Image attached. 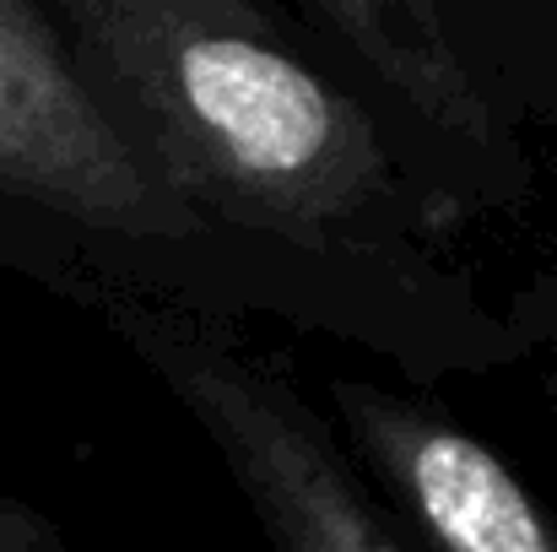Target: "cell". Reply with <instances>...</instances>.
Masks as SVG:
<instances>
[{
  "label": "cell",
  "instance_id": "3",
  "mask_svg": "<svg viewBox=\"0 0 557 552\" xmlns=\"http://www.w3.org/2000/svg\"><path fill=\"white\" fill-rule=\"evenodd\" d=\"M0 206L136 238L195 217L141 169L44 11L0 0Z\"/></svg>",
  "mask_w": 557,
  "mask_h": 552
},
{
  "label": "cell",
  "instance_id": "1",
  "mask_svg": "<svg viewBox=\"0 0 557 552\" xmlns=\"http://www.w3.org/2000/svg\"><path fill=\"white\" fill-rule=\"evenodd\" d=\"M65 22L82 82L189 217L325 238L379 200L384 152L369 120L244 11L76 0Z\"/></svg>",
  "mask_w": 557,
  "mask_h": 552
},
{
  "label": "cell",
  "instance_id": "5",
  "mask_svg": "<svg viewBox=\"0 0 557 552\" xmlns=\"http://www.w3.org/2000/svg\"><path fill=\"white\" fill-rule=\"evenodd\" d=\"M314 22L342 33V44L379 71L411 109H422L444 131H482V93L471 71L449 54V44L433 33L428 11L411 5H314Z\"/></svg>",
  "mask_w": 557,
  "mask_h": 552
},
{
  "label": "cell",
  "instance_id": "2",
  "mask_svg": "<svg viewBox=\"0 0 557 552\" xmlns=\"http://www.w3.org/2000/svg\"><path fill=\"white\" fill-rule=\"evenodd\" d=\"M109 320L227 455L276 552H406L320 417L271 368L131 298H114Z\"/></svg>",
  "mask_w": 557,
  "mask_h": 552
},
{
  "label": "cell",
  "instance_id": "4",
  "mask_svg": "<svg viewBox=\"0 0 557 552\" xmlns=\"http://www.w3.org/2000/svg\"><path fill=\"white\" fill-rule=\"evenodd\" d=\"M342 412L433 552H557L547 510L466 428L358 384L342 390Z\"/></svg>",
  "mask_w": 557,
  "mask_h": 552
},
{
  "label": "cell",
  "instance_id": "6",
  "mask_svg": "<svg viewBox=\"0 0 557 552\" xmlns=\"http://www.w3.org/2000/svg\"><path fill=\"white\" fill-rule=\"evenodd\" d=\"M0 552H60V542L49 537V526L38 515L0 499Z\"/></svg>",
  "mask_w": 557,
  "mask_h": 552
}]
</instances>
